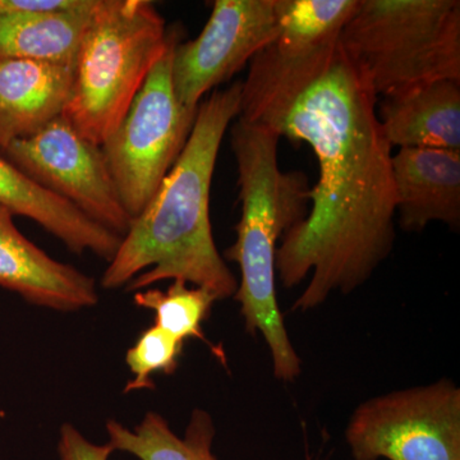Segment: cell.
<instances>
[{
  "label": "cell",
  "instance_id": "2",
  "mask_svg": "<svg viewBox=\"0 0 460 460\" xmlns=\"http://www.w3.org/2000/svg\"><path fill=\"white\" fill-rule=\"evenodd\" d=\"M241 91L237 81L199 102L186 146L133 217L102 274V287L138 292L159 281L183 280L210 290L217 301L237 293V278L215 246L210 192L224 136L239 115Z\"/></svg>",
  "mask_w": 460,
  "mask_h": 460
},
{
  "label": "cell",
  "instance_id": "19",
  "mask_svg": "<svg viewBox=\"0 0 460 460\" xmlns=\"http://www.w3.org/2000/svg\"><path fill=\"white\" fill-rule=\"evenodd\" d=\"M184 341L153 325L141 332L133 347L126 353V362L133 378L127 383L124 393L154 389L151 376L155 374L172 375L177 371Z\"/></svg>",
  "mask_w": 460,
  "mask_h": 460
},
{
  "label": "cell",
  "instance_id": "8",
  "mask_svg": "<svg viewBox=\"0 0 460 460\" xmlns=\"http://www.w3.org/2000/svg\"><path fill=\"white\" fill-rule=\"evenodd\" d=\"M0 151L93 222L122 238L129 229L132 217L124 208L102 146L84 137L65 115Z\"/></svg>",
  "mask_w": 460,
  "mask_h": 460
},
{
  "label": "cell",
  "instance_id": "12",
  "mask_svg": "<svg viewBox=\"0 0 460 460\" xmlns=\"http://www.w3.org/2000/svg\"><path fill=\"white\" fill-rule=\"evenodd\" d=\"M399 226L420 232L429 223L460 226V151L399 148L392 157Z\"/></svg>",
  "mask_w": 460,
  "mask_h": 460
},
{
  "label": "cell",
  "instance_id": "20",
  "mask_svg": "<svg viewBox=\"0 0 460 460\" xmlns=\"http://www.w3.org/2000/svg\"><path fill=\"white\" fill-rule=\"evenodd\" d=\"M113 453L111 445L91 443L71 423H65L60 428L58 443L59 460H109Z\"/></svg>",
  "mask_w": 460,
  "mask_h": 460
},
{
  "label": "cell",
  "instance_id": "6",
  "mask_svg": "<svg viewBox=\"0 0 460 460\" xmlns=\"http://www.w3.org/2000/svg\"><path fill=\"white\" fill-rule=\"evenodd\" d=\"M180 32L151 69L123 119L102 145L124 208L136 217L146 208L186 146L198 111L181 107L172 81Z\"/></svg>",
  "mask_w": 460,
  "mask_h": 460
},
{
  "label": "cell",
  "instance_id": "13",
  "mask_svg": "<svg viewBox=\"0 0 460 460\" xmlns=\"http://www.w3.org/2000/svg\"><path fill=\"white\" fill-rule=\"evenodd\" d=\"M74 74L75 63L0 59V150L63 114Z\"/></svg>",
  "mask_w": 460,
  "mask_h": 460
},
{
  "label": "cell",
  "instance_id": "17",
  "mask_svg": "<svg viewBox=\"0 0 460 460\" xmlns=\"http://www.w3.org/2000/svg\"><path fill=\"white\" fill-rule=\"evenodd\" d=\"M109 445L114 452L131 454L138 460H217L213 450L215 426L208 411H193L184 435L172 431L168 420L148 411L135 429L118 420L107 422Z\"/></svg>",
  "mask_w": 460,
  "mask_h": 460
},
{
  "label": "cell",
  "instance_id": "11",
  "mask_svg": "<svg viewBox=\"0 0 460 460\" xmlns=\"http://www.w3.org/2000/svg\"><path fill=\"white\" fill-rule=\"evenodd\" d=\"M0 287L29 304L72 313L98 305L89 275L51 259L18 230L13 215L0 206Z\"/></svg>",
  "mask_w": 460,
  "mask_h": 460
},
{
  "label": "cell",
  "instance_id": "1",
  "mask_svg": "<svg viewBox=\"0 0 460 460\" xmlns=\"http://www.w3.org/2000/svg\"><path fill=\"white\" fill-rule=\"evenodd\" d=\"M376 107V93L341 41L310 74L241 102L238 118L280 138L305 142L319 162L311 208L277 250L281 286L289 289L311 277L295 311L320 307L334 293L354 292L394 247L393 147Z\"/></svg>",
  "mask_w": 460,
  "mask_h": 460
},
{
  "label": "cell",
  "instance_id": "9",
  "mask_svg": "<svg viewBox=\"0 0 460 460\" xmlns=\"http://www.w3.org/2000/svg\"><path fill=\"white\" fill-rule=\"evenodd\" d=\"M278 27V0H215L198 38L172 51V89L181 107L198 111L206 93L242 71Z\"/></svg>",
  "mask_w": 460,
  "mask_h": 460
},
{
  "label": "cell",
  "instance_id": "16",
  "mask_svg": "<svg viewBox=\"0 0 460 460\" xmlns=\"http://www.w3.org/2000/svg\"><path fill=\"white\" fill-rule=\"evenodd\" d=\"M95 0L50 11L0 14V59L75 63Z\"/></svg>",
  "mask_w": 460,
  "mask_h": 460
},
{
  "label": "cell",
  "instance_id": "21",
  "mask_svg": "<svg viewBox=\"0 0 460 460\" xmlns=\"http://www.w3.org/2000/svg\"><path fill=\"white\" fill-rule=\"evenodd\" d=\"M74 0H0V14L17 12L50 11L68 7Z\"/></svg>",
  "mask_w": 460,
  "mask_h": 460
},
{
  "label": "cell",
  "instance_id": "14",
  "mask_svg": "<svg viewBox=\"0 0 460 460\" xmlns=\"http://www.w3.org/2000/svg\"><path fill=\"white\" fill-rule=\"evenodd\" d=\"M0 206L38 223L71 252H91L111 262L122 237L44 189L0 151Z\"/></svg>",
  "mask_w": 460,
  "mask_h": 460
},
{
  "label": "cell",
  "instance_id": "15",
  "mask_svg": "<svg viewBox=\"0 0 460 460\" xmlns=\"http://www.w3.org/2000/svg\"><path fill=\"white\" fill-rule=\"evenodd\" d=\"M383 98L377 117L390 146L460 151V83L434 81Z\"/></svg>",
  "mask_w": 460,
  "mask_h": 460
},
{
  "label": "cell",
  "instance_id": "18",
  "mask_svg": "<svg viewBox=\"0 0 460 460\" xmlns=\"http://www.w3.org/2000/svg\"><path fill=\"white\" fill-rule=\"evenodd\" d=\"M133 301L138 307L155 313V325L181 341L201 339L208 344L202 332V323L208 317L217 296L205 288H190L186 281L172 280L168 289H142L135 292ZM210 345V344H208ZM219 358L223 352L210 345Z\"/></svg>",
  "mask_w": 460,
  "mask_h": 460
},
{
  "label": "cell",
  "instance_id": "4",
  "mask_svg": "<svg viewBox=\"0 0 460 460\" xmlns=\"http://www.w3.org/2000/svg\"><path fill=\"white\" fill-rule=\"evenodd\" d=\"M172 29L148 0H95L75 60L63 115L102 146L123 119Z\"/></svg>",
  "mask_w": 460,
  "mask_h": 460
},
{
  "label": "cell",
  "instance_id": "10",
  "mask_svg": "<svg viewBox=\"0 0 460 460\" xmlns=\"http://www.w3.org/2000/svg\"><path fill=\"white\" fill-rule=\"evenodd\" d=\"M359 0H278L277 35L250 62L242 96L265 93L317 68L341 41Z\"/></svg>",
  "mask_w": 460,
  "mask_h": 460
},
{
  "label": "cell",
  "instance_id": "7",
  "mask_svg": "<svg viewBox=\"0 0 460 460\" xmlns=\"http://www.w3.org/2000/svg\"><path fill=\"white\" fill-rule=\"evenodd\" d=\"M345 440L354 460H460V389L441 378L368 399Z\"/></svg>",
  "mask_w": 460,
  "mask_h": 460
},
{
  "label": "cell",
  "instance_id": "3",
  "mask_svg": "<svg viewBox=\"0 0 460 460\" xmlns=\"http://www.w3.org/2000/svg\"><path fill=\"white\" fill-rule=\"evenodd\" d=\"M279 141L277 133L242 118L230 128L242 214L235 226L237 239L224 255L241 270L234 298L247 332L262 335L275 377L290 383L301 375L302 362L278 305L277 244L307 215L311 187L304 172L281 171Z\"/></svg>",
  "mask_w": 460,
  "mask_h": 460
},
{
  "label": "cell",
  "instance_id": "5",
  "mask_svg": "<svg viewBox=\"0 0 460 460\" xmlns=\"http://www.w3.org/2000/svg\"><path fill=\"white\" fill-rule=\"evenodd\" d=\"M341 47L376 95L460 83L459 0H359Z\"/></svg>",
  "mask_w": 460,
  "mask_h": 460
}]
</instances>
